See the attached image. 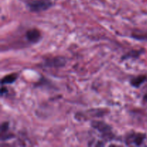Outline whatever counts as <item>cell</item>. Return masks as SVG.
<instances>
[{
    "label": "cell",
    "instance_id": "cell-1",
    "mask_svg": "<svg viewBox=\"0 0 147 147\" xmlns=\"http://www.w3.org/2000/svg\"><path fill=\"white\" fill-rule=\"evenodd\" d=\"M91 126L99 132V134L101 135V137L105 140L110 141L115 138L111 127L105 122L100 121H93L91 123Z\"/></svg>",
    "mask_w": 147,
    "mask_h": 147
},
{
    "label": "cell",
    "instance_id": "cell-2",
    "mask_svg": "<svg viewBox=\"0 0 147 147\" xmlns=\"http://www.w3.org/2000/svg\"><path fill=\"white\" fill-rule=\"evenodd\" d=\"M53 6V2L50 0H32L27 3L30 11L33 12H40L45 11Z\"/></svg>",
    "mask_w": 147,
    "mask_h": 147
},
{
    "label": "cell",
    "instance_id": "cell-3",
    "mask_svg": "<svg viewBox=\"0 0 147 147\" xmlns=\"http://www.w3.org/2000/svg\"><path fill=\"white\" fill-rule=\"evenodd\" d=\"M146 139V136L143 134L131 132L126 136V144L128 146H141Z\"/></svg>",
    "mask_w": 147,
    "mask_h": 147
},
{
    "label": "cell",
    "instance_id": "cell-4",
    "mask_svg": "<svg viewBox=\"0 0 147 147\" xmlns=\"http://www.w3.org/2000/svg\"><path fill=\"white\" fill-rule=\"evenodd\" d=\"M41 32L36 28L30 29L26 32L25 38L31 44H36L41 40Z\"/></svg>",
    "mask_w": 147,
    "mask_h": 147
},
{
    "label": "cell",
    "instance_id": "cell-5",
    "mask_svg": "<svg viewBox=\"0 0 147 147\" xmlns=\"http://www.w3.org/2000/svg\"><path fill=\"white\" fill-rule=\"evenodd\" d=\"M45 65L46 66H47V67H63V66H64L65 65L66 60L63 57H55L47 59L45 60Z\"/></svg>",
    "mask_w": 147,
    "mask_h": 147
},
{
    "label": "cell",
    "instance_id": "cell-6",
    "mask_svg": "<svg viewBox=\"0 0 147 147\" xmlns=\"http://www.w3.org/2000/svg\"><path fill=\"white\" fill-rule=\"evenodd\" d=\"M9 126L8 122H4L1 123V141H7L9 139H11V138H14V136L12 134L9 132Z\"/></svg>",
    "mask_w": 147,
    "mask_h": 147
},
{
    "label": "cell",
    "instance_id": "cell-7",
    "mask_svg": "<svg viewBox=\"0 0 147 147\" xmlns=\"http://www.w3.org/2000/svg\"><path fill=\"white\" fill-rule=\"evenodd\" d=\"M147 78L146 76H136V77L133 78L130 81V84L134 88H139L144 83L145 81L146 80Z\"/></svg>",
    "mask_w": 147,
    "mask_h": 147
},
{
    "label": "cell",
    "instance_id": "cell-8",
    "mask_svg": "<svg viewBox=\"0 0 147 147\" xmlns=\"http://www.w3.org/2000/svg\"><path fill=\"white\" fill-rule=\"evenodd\" d=\"M17 78H18L17 73H11V74L4 76L1 79V86H4L5 84H11V83H14L17 80Z\"/></svg>",
    "mask_w": 147,
    "mask_h": 147
},
{
    "label": "cell",
    "instance_id": "cell-9",
    "mask_svg": "<svg viewBox=\"0 0 147 147\" xmlns=\"http://www.w3.org/2000/svg\"><path fill=\"white\" fill-rule=\"evenodd\" d=\"M143 50H131L129 53L125 55L121 59L122 60H128V59L131 58H137L142 53H143Z\"/></svg>",
    "mask_w": 147,
    "mask_h": 147
},
{
    "label": "cell",
    "instance_id": "cell-10",
    "mask_svg": "<svg viewBox=\"0 0 147 147\" xmlns=\"http://www.w3.org/2000/svg\"><path fill=\"white\" fill-rule=\"evenodd\" d=\"M143 101L144 102V103H147V93L145 94L144 97V99H143Z\"/></svg>",
    "mask_w": 147,
    "mask_h": 147
}]
</instances>
